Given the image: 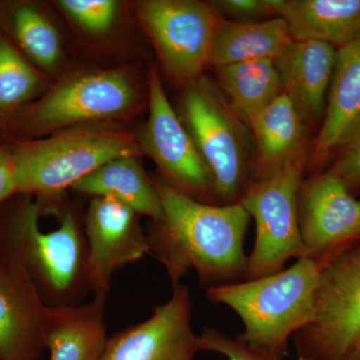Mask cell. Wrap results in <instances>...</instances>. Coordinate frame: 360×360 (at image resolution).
Masks as SVG:
<instances>
[{
	"label": "cell",
	"mask_w": 360,
	"mask_h": 360,
	"mask_svg": "<svg viewBox=\"0 0 360 360\" xmlns=\"http://www.w3.org/2000/svg\"><path fill=\"white\" fill-rule=\"evenodd\" d=\"M333 255L303 257L276 274L206 290L208 300L238 315V340L284 359L288 340L314 316L322 269Z\"/></svg>",
	"instance_id": "7a4b0ae2"
},
{
	"label": "cell",
	"mask_w": 360,
	"mask_h": 360,
	"mask_svg": "<svg viewBox=\"0 0 360 360\" xmlns=\"http://www.w3.org/2000/svg\"><path fill=\"white\" fill-rule=\"evenodd\" d=\"M304 167L303 151L271 176L253 181L241 196L239 202L255 222V245L248 257V279L281 271L291 258L309 257L298 219V193Z\"/></svg>",
	"instance_id": "8992f818"
},
{
	"label": "cell",
	"mask_w": 360,
	"mask_h": 360,
	"mask_svg": "<svg viewBox=\"0 0 360 360\" xmlns=\"http://www.w3.org/2000/svg\"><path fill=\"white\" fill-rule=\"evenodd\" d=\"M342 155L331 168L333 174L340 176L350 191L360 188V135L341 144Z\"/></svg>",
	"instance_id": "83f0119b"
},
{
	"label": "cell",
	"mask_w": 360,
	"mask_h": 360,
	"mask_svg": "<svg viewBox=\"0 0 360 360\" xmlns=\"http://www.w3.org/2000/svg\"><path fill=\"white\" fill-rule=\"evenodd\" d=\"M139 214L111 198L90 200L84 219L89 246V276L94 295H108L118 270L149 255L146 234Z\"/></svg>",
	"instance_id": "5bb4252c"
},
{
	"label": "cell",
	"mask_w": 360,
	"mask_h": 360,
	"mask_svg": "<svg viewBox=\"0 0 360 360\" xmlns=\"http://www.w3.org/2000/svg\"><path fill=\"white\" fill-rule=\"evenodd\" d=\"M298 219L309 257L335 255L360 243V198L331 170L302 181Z\"/></svg>",
	"instance_id": "4fadbf2b"
},
{
	"label": "cell",
	"mask_w": 360,
	"mask_h": 360,
	"mask_svg": "<svg viewBox=\"0 0 360 360\" xmlns=\"http://www.w3.org/2000/svg\"><path fill=\"white\" fill-rule=\"evenodd\" d=\"M18 194L40 200L63 193L103 167L123 156L139 155L136 137L108 127H77L45 139H9Z\"/></svg>",
	"instance_id": "3957f363"
},
{
	"label": "cell",
	"mask_w": 360,
	"mask_h": 360,
	"mask_svg": "<svg viewBox=\"0 0 360 360\" xmlns=\"http://www.w3.org/2000/svg\"><path fill=\"white\" fill-rule=\"evenodd\" d=\"M198 352L191 291L179 283L148 319L108 338L98 360H194Z\"/></svg>",
	"instance_id": "7c38bea8"
},
{
	"label": "cell",
	"mask_w": 360,
	"mask_h": 360,
	"mask_svg": "<svg viewBox=\"0 0 360 360\" xmlns=\"http://www.w3.org/2000/svg\"><path fill=\"white\" fill-rule=\"evenodd\" d=\"M30 196L0 205V354L6 360H41L49 307L30 270L26 220Z\"/></svg>",
	"instance_id": "277c9868"
},
{
	"label": "cell",
	"mask_w": 360,
	"mask_h": 360,
	"mask_svg": "<svg viewBox=\"0 0 360 360\" xmlns=\"http://www.w3.org/2000/svg\"><path fill=\"white\" fill-rule=\"evenodd\" d=\"M0 360H6L1 354H0Z\"/></svg>",
	"instance_id": "1f68e13d"
},
{
	"label": "cell",
	"mask_w": 360,
	"mask_h": 360,
	"mask_svg": "<svg viewBox=\"0 0 360 360\" xmlns=\"http://www.w3.org/2000/svg\"><path fill=\"white\" fill-rule=\"evenodd\" d=\"M39 215V205L32 201L26 220V239L30 270L42 300L49 307L86 302L91 288L84 222L72 212H66L58 229L42 232Z\"/></svg>",
	"instance_id": "9c48e42d"
},
{
	"label": "cell",
	"mask_w": 360,
	"mask_h": 360,
	"mask_svg": "<svg viewBox=\"0 0 360 360\" xmlns=\"http://www.w3.org/2000/svg\"><path fill=\"white\" fill-rule=\"evenodd\" d=\"M248 127L257 146L255 181L271 176L304 151V122L284 94L259 111Z\"/></svg>",
	"instance_id": "ffe728a7"
},
{
	"label": "cell",
	"mask_w": 360,
	"mask_h": 360,
	"mask_svg": "<svg viewBox=\"0 0 360 360\" xmlns=\"http://www.w3.org/2000/svg\"><path fill=\"white\" fill-rule=\"evenodd\" d=\"M326 115L312 148L310 167L326 165L360 116V35L336 51Z\"/></svg>",
	"instance_id": "2e32d148"
},
{
	"label": "cell",
	"mask_w": 360,
	"mask_h": 360,
	"mask_svg": "<svg viewBox=\"0 0 360 360\" xmlns=\"http://www.w3.org/2000/svg\"><path fill=\"white\" fill-rule=\"evenodd\" d=\"M0 34L30 63L49 70L60 58V39L51 20L32 2L0 4Z\"/></svg>",
	"instance_id": "603a6c76"
},
{
	"label": "cell",
	"mask_w": 360,
	"mask_h": 360,
	"mask_svg": "<svg viewBox=\"0 0 360 360\" xmlns=\"http://www.w3.org/2000/svg\"><path fill=\"white\" fill-rule=\"evenodd\" d=\"M18 194L15 167L11 146L0 136V205Z\"/></svg>",
	"instance_id": "f1b7e54d"
},
{
	"label": "cell",
	"mask_w": 360,
	"mask_h": 360,
	"mask_svg": "<svg viewBox=\"0 0 360 360\" xmlns=\"http://www.w3.org/2000/svg\"><path fill=\"white\" fill-rule=\"evenodd\" d=\"M71 188L92 198H115L137 214L150 217L153 221L162 217V207L155 184L148 179L135 155L108 161Z\"/></svg>",
	"instance_id": "44dd1931"
},
{
	"label": "cell",
	"mask_w": 360,
	"mask_h": 360,
	"mask_svg": "<svg viewBox=\"0 0 360 360\" xmlns=\"http://www.w3.org/2000/svg\"><path fill=\"white\" fill-rule=\"evenodd\" d=\"M220 89L229 108L248 125L259 111L283 94L276 63L267 59L217 68Z\"/></svg>",
	"instance_id": "7402d4cb"
},
{
	"label": "cell",
	"mask_w": 360,
	"mask_h": 360,
	"mask_svg": "<svg viewBox=\"0 0 360 360\" xmlns=\"http://www.w3.org/2000/svg\"><path fill=\"white\" fill-rule=\"evenodd\" d=\"M213 8L239 20H255L262 16L276 15L274 0H221L210 2Z\"/></svg>",
	"instance_id": "4316f807"
},
{
	"label": "cell",
	"mask_w": 360,
	"mask_h": 360,
	"mask_svg": "<svg viewBox=\"0 0 360 360\" xmlns=\"http://www.w3.org/2000/svg\"><path fill=\"white\" fill-rule=\"evenodd\" d=\"M189 84L182 111L212 177L215 198L220 205L238 203L248 187V149L243 122L210 79L200 77Z\"/></svg>",
	"instance_id": "52a82bcc"
},
{
	"label": "cell",
	"mask_w": 360,
	"mask_h": 360,
	"mask_svg": "<svg viewBox=\"0 0 360 360\" xmlns=\"http://www.w3.org/2000/svg\"><path fill=\"white\" fill-rule=\"evenodd\" d=\"M155 184L162 217L146 233L149 255L162 265L172 286L189 270L206 290L246 281L251 219L243 205L202 202L165 180Z\"/></svg>",
	"instance_id": "6da1fadb"
},
{
	"label": "cell",
	"mask_w": 360,
	"mask_h": 360,
	"mask_svg": "<svg viewBox=\"0 0 360 360\" xmlns=\"http://www.w3.org/2000/svg\"><path fill=\"white\" fill-rule=\"evenodd\" d=\"M360 135V116L357 118L356 122L352 125L349 130H348L347 134H345V139H343L341 144L345 143V141H349V139H354V137L359 136Z\"/></svg>",
	"instance_id": "f546056e"
},
{
	"label": "cell",
	"mask_w": 360,
	"mask_h": 360,
	"mask_svg": "<svg viewBox=\"0 0 360 360\" xmlns=\"http://www.w3.org/2000/svg\"><path fill=\"white\" fill-rule=\"evenodd\" d=\"M44 79L39 71L0 34V131L39 96Z\"/></svg>",
	"instance_id": "cb8c5ba5"
},
{
	"label": "cell",
	"mask_w": 360,
	"mask_h": 360,
	"mask_svg": "<svg viewBox=\"0 0 360 360\" xmlns=\"http://www.w3.org/2000/svg\"><path fill=\"white\" fill-rule=\"evenodd\" d=\"M293 41L288 25L279 16L266 20L219 18L208 65L217 68L262 59L276 63Z\"/></svg>",
	"instance_id": "d6986e66"
},
{
	"label": "cell",
	"mask_w": 360,
	"mask_h": 360,
	"mask_svg": "<svg viewBox=\"0 0 360 360\" xmlns=\"http://www.w3.org/2000/svg\"><path fill=\"white\" fill-rule=\"evenodd\" d=\"M345 360H360V343L359 347L355 348L354 352Z\"/></svg>",
	"instance_id": "4dcf8cb0"
},
{
	"label": "cell",
	"mask_w": 360,
	"mask_h": 360,
	"mask_svg": "<svg viewBox=\"0 0 360 360\" xmlns=\"http://www.w3.org/2000/svg\"><path fill=\"white\" fill-rule=\"evenodd\" d=\"M149 115L141 148L148 153L168 184L206 203L217 201L212 180L195 144L170 105L158 73L149 71Z\"/></svg>",
	"instance_id": "8fae6325"
},
{
	"label": "cell",
	"mask_w": 360,
	"mask_h": 360,
	"mask_svg": "<svg viewBox=\"0 0 360 360\" xmlns=\"http://www.w3.org/2000/svg\"><path fill=\"white\" fill-rule=\"evenodd\" d=\"M139 103L131 78L120 70L90 71L65 78L18 113L4 130L9 139H37L84 123L129 115Z\"/></svg>",
	"instance_id": "5b68a950"
},
{
	"label": "cell",
	"mask_w": 360,
	"mask_h": 360,
	"mask_svg": "<svg viewBox=\"0 0 360 360\" xmlns=\"http://www.w3.org/2000/svg\"><path fill=\"white\" fill-rule=\"evenodd\" d=\"M298 360H345L360 343V243L322 269L311 321L292 336Z\"/></svg>",
	"instance_id": "ba28073f"
},
{
	"label": "cell",
	"mask_w": 360,
	"mask_h": 360,
	"mask_svg": "<svg viewBox=\"0 0 360 360\" xmlns=\"http://www.w3.org/2000/svg\"><path fill=\"white\" fill-rule=\"evenodd\" d=\"M59 6L85 30L96 33L110 27L117 7L112 0H63Z\"/></svg>",
	"instance_id": "484cf974"
},
{
	"label": "cell",
	"mask_w": 360,
	"mask_h": 360,
	"mask_svg": "<svg viewBox=\"0 0 360 360\" xmlns=\"http://www.w3.org/2000/svg\"><path fill=\"white\" fill-rule=\"evenodd\" d=\"M336 51L324 42L295 40L276 61L283 94L304 122H317L326 110Z\"/></svg>",
	"instance_id": "9a60e30c"
},
{
	"label": "cell",
	"mask_w": 360,
	"mask_h": 360,
	"mask_svg": "<svg viewBox=\"0 0 360 360\" xmlns=\"http://www.w3.org/2000/svg\"><path fill=\"white\" fill-rule=\"evenodd\" d=\"M106 295L71 307H49L45 348L49 360H98L106 342Z\"/></svg>",
	"instance_id": "e0dca14e"
},
{
	"label": "cell",
	"mask_w": 360,
	"mask_h": 360,
	"mask_svg": "<svg viewBox=\"0 0 360 360\" xmlns=\"http://www.w3.org/2000/svg\"><path fill=\"white\" fill-rule=\"evenodd\" d=\"M139 16L170 73L191 82L210 63L219 18L212 4L194 0H149Z\"/></svg>",
	"instance_id": "30bf717a"
},
{
	"label": "cell",
	"mask_w": 360,
	"mask_h": 360,
	"mask_svg": "<svg viewBox=\"0 0 360 360\" xmlns=\"http://www.w3.org/2000/svg\"><path fill=\"white\" fill-rule=\"evenodd\" d=\"M295 41L314 40L345 46L360 35V0H274Z\"/></svg>",
	"instance_id": "ac0fdd59"
},
{
	"label": "cell",
	"mask_w": 360,
	"mask_h": 360,
	"mask_svg": "<svg viewBox=\"0 0 360 360\" xmlns=\"http://www.w3.org/2000/svg\"><path fill=\"white\" fill-rule=\"evenodd\" d=\"M198 341L200 352H215L229 360H283L238 338H229L219 329L205 328L198 335Z\"/></svg>",
	"instance_id": "d4e9b609"
}]
</instances>
